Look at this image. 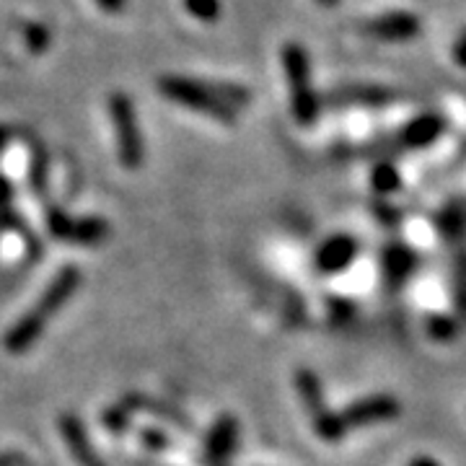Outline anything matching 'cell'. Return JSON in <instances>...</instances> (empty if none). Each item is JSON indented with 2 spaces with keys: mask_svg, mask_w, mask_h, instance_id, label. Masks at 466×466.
I'll use <instances>...</instances> for the list:
<instances>
[{
  "mask_svg": "<svg viewBox=\"0 0 466 466\" xmlns=\"http://www.w3.org/2000/svg\"><path fill=\"white\" fill-rule=\"evenodd\" d=\"M161 96L192 112L216 119L220 125H233L238 106H247L251 101L249 91L233 84H208L184 76H164L158 81Z\"/></svg>",
  "mask_w": 466,
  "mask_h": 466,
  "instance_id": "cell-1",
  "label": "cell"
},
{
  "mask_svg": "<svg viewBox=\"0 0 466 466\" xmlns=\"http://www.w3.org/2000/svg\"><path fill=\"white\" fill-rule=\"evenodd\" d=\"M78 283H81V272L76 267L60 269L57 278L50 283V288L45 290V296L36 300V306L8 332V337H5L8 352H24V350L32 348L36 337L47 327V319L66 306V300L73 296Z\"/></svg>",
  "mask_w": 466,
  "mask_h": 466,
  "instance_id": "cell-2",
  "label": "cell"
},
{
  "mask_svg": "<svg viewBox=\"0 0 466 466\" xmlns=\"http://www.w3.org/2000/svg\"><path fill=\"white\" fill-rule=\"evenodd\" d=\"M283 60V73L288 88H290V106L293 116L300 125H311L319 115V101L311 84V60L309 52L300 47L299 42H288L280 52Z\"/></svg>",
  "mask_w": 466,
  "mask_h": 466,
  "instance_id": "cell-3",
  "label": "cell"
},
{
  "mask_svg": "<svg viewBox=\"0 0 466 466\" xmlns=\"http://www.w3.org/2000/svg\"><path fill=\"white\" fill-rule=\"evenodd\" d=\"M109 115H112V125H115L119 164L125 168H137L146 158V150H143V137H140V127H137L133 99L122 91H115L109 96Z\"/></svg>",
  "mask_w": 466,
  "mask_h": 466,
  "instance_id": "cell-4",
  "label": "cell"
},
{
  "mask_svg": "<svg viewBox=\"0 0 466 466\" xmlns=\"http://www.w3.org/2000/svg\"><path fill=\"white\" fill-rule=\"evenodd\" d=\"M47 226L50 233L60 241H70V244H84V247H94L101 244L109 233L106 220L101 218H84V220H70L66 213L60 210H50L47 216Z\"/></svg>",
  "mask_w": 466,
  "mask_h": 466,
  "instance_id": "cell-5",
  "label": "cell"
},
{
  "mask_svg": "<svg viewBox=\"0 0 466 466\" xmlns=\"http://www.w3.org/2000/svg\"><path fill=\"white\" fill-rule=\"evenodd\" d=\"M299 389H300V397L306 401V407H309V412L314 417V428H317V433L324 438V441H337L339 435L345 433V425H342V420L339 417L329 415L324 407H321V391H319V383L317 379L311 376V373H299Z\"/></svg>",
  "mask_w": 466,
  "mask_h": 466,
  "instance_id": "cell-6",
  "label": "cell"
},
{
  "mask_svg": "<svg viewBox=\"0 0 466 466\" xmlns=\"http://www.w3.org/2000/svg\"><path fill=\"white\" fill-rule=\"evenodd\" d=\"M236 420L233 417H220L218 425L208 435V446H205V461L208 466H226L231 459L233 449H236Z\"/></svg>",
  "mask_w": 466,
  "mask_h": 466,
  "instance_id": "cell-7",
  "label": "cell"
},
{
  "mask_svg": "<svg viewBox=\"0 0 466 466\" xmlns=\"http://www.w3.org/2000/svg\"><path fill=\"white\" fill-rule=\"evenodd\" d=\"M400 412L397 407V400H389V397H376V400H366L355 407H350L345 415L339 417L345 431L348 428H363V425H370V422H379V420H389Z\"/></svg>",
  "mask_w": 466,
  "mask_h": 466,
  "instance_id": "cell-8",
  "label": "cell"
},
{
  "mask_svg": "<svg viewBox=\"0 0 466 466\" xmlns=\"http://www.w3.org/2000/svg\"><path fill=\"white\" fill-rule=\"evenodd\" d=\"M417 32H420V21L410 14H389L368 24V34L386 42H404V39H412Z\"/></svg>",
  "mask_w": 466,
  "mask_h": 466,
  "instance_id": "cell-9",
  "label": "cell"
},
{
  "mask_svg": "<svg viewBox=\"0 0 466 466\" xmlns=\"http://www.w3.org/2000/svg\"><path fill=\"white\" fill-rule=\"evenodd\" d=\"M60 431L66 435L67 446L73 451V456L81 461V466H106L99 456H96V451L91 449V441H88V435H86L84 425H81L76 417H63V420H60Z\"/></svg>",
  "mask_w": 466,
  "mask_h": 466,
  "instance_id": "cell-10",
  "label": "cell"
},
{
  "mask_svg": "<svg viewBox=\"0 0 466 466\" xmlns=\"http://www.w3.org/2000/svg\"><path fill=\"white\" fill-rule=\"evenodd\" d=\"M355 241L348 238V236H337L332 238L329 244H324L321 251H319L317 257V265L324 269V272H337V269H342V267H348L352 262V257H355Z\"/></svg>",
  "mask_w": 466,
  "mask_h": 466,
  "instance_id": "cell-11",
  "label": "cell"
},
{
  "mask_svg": "<svg viewBox=\"0 0 466 466\" xmlns=\"http://www.w3.org/2000/svg\"><path fill=\"white\" fill-rule=\"evenodd\" d=\"M441 127H443V125H441L438 116H420V119H415V122L404 130V140H407L410 146H428L431 140L438 137Z\"/></svg>",
  "mask_w": 466,
  "mask_h": 466,
  "instance_id": "cell-12",
  "label": "cell"
},
{
  "mask_svg": "<svg viewBox=\"0 0 466 466\" xmlns=\"http://www.w3.org/2000/svg\"><path fill=\"white\" fill-rule=\"evenodd\" d=\"M182 5L189 16L198 18L202 24H216L220 14H223L220 0H182Z\"/></svg>",
  "mask_w": 466,
  "mask_h": 466,
  "instance_id": "cell-13",
  "label": "cell"
},
{
  "mask_svg": "<svg viewBox=\"0 0 466 466\" xmlns=\"http://www.w3.org/2000/svg\"><path fill=\"white\" fill-rule=\"evenodd\" d=\"M24 42H26V47H29L34 55H42V52L47 50V45H50V29H47L45 24H26V29H24Z\"/></svg>",
  "mask_w": 466,
  "mask_h": 466,
  "instance_id": "cell-14",
  "label": "cell"
},
{
  "mask_svg": "<svg viewBox=\"0 0 466 466\" xmlns=\"http://www.w3.org/2000/svg\"><path fill=\"white\" fill-rule=\"evenodd\" d=\"M127 422H130V412H127L122 404L104 412V425H106L109 431H115V433H122V431L127 428Z\"/></svg>",
  "mask_w": 466,
  "mask_h": 466,
  "instance_id": "cell-15",
  "label": "cell"
},
{
  "mask_svg": "<svg viewBox=\"0 0 466 466\" xmlns=\"http://www.w3.org/2000/svg\"><path fill=\"white\" fill-rule=\"evenodd\" d=\"M373 184L381 189V192H389V189H394L400 179H397V171L391 167H379L376 168V174H373Z\"/></svg>",
  "mask_w": 466,
  "mask_h": 466,
  "instance_id": "cell-16",
  "label": "cell"
},
{
  "mask_svg": "<svg viewBox=\"0 0 466 466\" xmlns=\"http://www.w3.org/2000/svg\"><path fill=\"white\" fill-rule=\"evenodd\" d=\"M143 443L150 446L153 451L168 449V438L164 433H158V431H146V433H143Z\"/></svg>",
  "mask_w": 466,
  "mask_h": 466,
  "instance_id": "cell-17",
  "label": "cell"
},
{
  "mask_svg": "<svg viewBox=\"0 0 466 466\" xmlns=\"http://www.w3.org/2000/svg\"><path fill=\"white\" fill-rule=\"evenodd\" d=\"M11 198H14V187L0 174V210H8L11 208Z\"/></svg>",
  "mask_w": 466,
  "mask_h": 466,
  "instance_id": "cell-18",
  "label": "cell"
},
{
  "mask_svg": "<svg viewBox=\"0 0 466 466\" xmlns=\"http://www.w3.org/2000/svg\"><path fill=\"white\" fill-rule=\"evenodd\" d=\"M104 14H122V8L127 5V0H96Z\"/></svg>",
  "mask_w": 466,
  "mask_h": 466,
  "instance_id": "cell-19",
  "label": "cell"
},
{
  "mask_svg": "<svg viewBox=\"0 0 466 466\" xmlns=\"http://www.w3.org/2000/svg\"><path fill=\"white\" fill-rule=\"evenodd\" d=\"M453 57L459 60V66L466 67V36L459 42V47H456V52H453Z\"/></svg>",
  "mask_w": 466,
  "mask_h": 466,
  "instance_id": "cell-20",
  "label": "cell"
},
{
  "mask_svg": "<svg viewBox=\"0 0 466 466\" xmlns=\"http://www.w3.org/2000/svg\"><path fill=\"white\" fill-rule=\"evenodd\" d=\"M8 140H11V130H8L5 125H0V148H3V146H5Z\"/></svg>",
  "mask_w": 466,
  "mask_h": 466,
  "instance_id": "cell-21",
  "label": "cell"
},
{
  "mask_svg": "<svg viewBox=\"0 0 466 466\" xmlns=\"http://www.w3.org/2000/svg\"><path fill=\"white\" fill-rule=\"evenodd\" d=\"M317 3H321V5H337L339 0H317Z\"/></svg>",
  "mask_w": 466,
  "mask_h": 466,
  "instance_id": "cell-22",
  "label": "cell"
},
{
  "mask_svg": "<svg viewBox=\"0 0 466 466\" xmlns=\"http://www.w3.org/2000/svg\"><path fill=\"white\" fill-rule=\"evenodd\" d=\"M412 466H438V464H433V461H417V464Z\"/></svg>",
  "mask_w": 466,
  "mask_h": 466,
  "instance_id": "cell-23",
  "label": "cell"
}]
</instances>
